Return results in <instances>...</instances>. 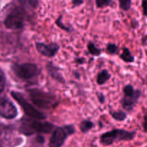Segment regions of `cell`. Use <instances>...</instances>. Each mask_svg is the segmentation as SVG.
<instances>
[{"mask_svg":"<svg viewBox=\"0 0 147 147\" xmlns=\"http://www.w3.org/2000/svg\"><path fill=\"white\" fill-rule=\"evenodd\" d=\"M55 23L59 27H60V28L62 29V30H65V31H67V32L70 31V27H67V26H66V25H65V24L63 23V22H62V16H60V17H59V18L56 20Z\"/></svg>","mask_w":147,"mask_h":147,"instance_id":"obj_21","label":"cell"},{"mask_svg":"<svg viewBox=\"0 0 147 147\" xmlns=\"http://www.w3.org/2000/svg\"><path fill=\"white\" fill-rule=\"evenodd\" d=\"M120 58L126 63H133L134 61V57L132 55L131 51L127 47H123V52L120 55Z\"/></svg>","mask_w":147,"mask_h":147,"instance_id":"obj_13","label":"cell"},{"mask_svg":"<svg viewBox=\"0 0 147 147\" xmlns=\"http://www.w3.org/2000/svg\"><path fill=\"white\" fill-rule=\"evenodd\" d=\"M97 98L98 99L99 102L100 103H105V100H106V98H105V96L102 93H97Z\"/></svg>","mask_w":147,"mask_h":147,"instance_id":"obj_24","label":"cell"},{"mask_svg":"<svg viewBox=\"0 0 147 147\" xmlns=\"http://www.w3.org/2000/svg\"><path fill=\"white\" fill-rule=\"evenodd\" d=\"M144 129L145 132H147V113L144 116Z\"/></svg>","mask_w":147,"mask_h":147,"instance_id":"obj_28","label":"cell"},{"mask_svg":"<svg viewBox=\"0 0 147 147\" xmlns=\"http://www.w3.org/2000/svg\"><path fill=\"white\" fill-rule=\"evenodd\" d=\"M0 116L7 119H13L17 117V109L9 99L0 100Z\"/></svg>","mask_w":147,"mask_h":147,"instance_id":"obj_7","label":"cell"},{"mask_svg":"<svg viewBox=\"0 0 147 147\" xmlns=\"http://www.w3.org/2000/svg\"><path fill=\"white\" fill-rule=\"evenodd\" d=\"M27 91L32 102L39 109L48 110L57 105V98L52 93L39 88H30Z\"/></svg>","mask_w":147,"mask_h":147,"instance_id":"obj_2","label":"cell"},{"mask_svg":"<svg viewBox=\"0 0 147 147\" xmlns=\"http://www.w3.org/2000/svg\"><path fill=\"white\" fill-rule=\"evenodd\" d=\"M110 113L112 118L117 121H123L127 118V114L122 111H111Z\"/></svg>","mask_w":147,"mask_h":147,"instance_id":"obj_14","label":"cell"},{"mask_svg":"<svg viewBox=\"0 0 147 147\" xmlns=\"http://www.w3.org/2000/svg\"><path fill=\"white\" fill-rule=\"evenodd\" d=\"M142 7L144 15L147 16V0H142Z\"/></svg>","mask_w":147,"mask_h":147,"instance_id":"obj_25","label":"cell"},{"mask_svg":"<svg viewBox=\"0 0 147 147\" xmlns=\"http://www.w3.org/2000/svg\"><path fill=\"white\" fill-rule=\"evenodd\" d=\"M22 4L26 7L36 8L38 5V0H18Z\"/></svg>","mask_w":147,"mask_h":147,"instance_id":"obj_17","label":"cell"},{"mask_svg":"<svg viewBox=\"0 0 147 147\" xmlns=\"http://www.w3.org/2000/svg\"><path fill=\"white\" fill-rule=\"evenodd\" d=\"M36 141H37L39 144H44L45 138L43 137L42 136H41V135H38V136H37V137H36Z\"/></svg>","mask_w":147,"mask_h":147,"instance_id":"obj_27","label":"cell"},{"mask_svg":"<svg viewBox=\"0 0 147 147\" xmlns=\"http://www.w3.org/2000/svg\"><path fill=\"white\" fill-rule=\"evenodd\" d=\"M140 96L141 91L139 90H135L134 93L131 95H124L123 98L121 100L123 109L126 111L132 110L137 103Z\"/></svg>","mask_w":147,"mask_h":147,"instance_id":"obj_10","label":"cell"},{"mask_svg":"<svg viewBox=\"0 0 147 147\" xmlns=\"http://www.w3.org/2000/svg\"><path fill=\"white\" fill-rule=\"evenodd\" d=\"M111 3V0H96V4L98 8H103L109 6Z\"/></svg>","mask_w":147,"mask_h":147,"instance_id":"obj_20","label":"cell"},{"mask_svg":"<svg viewBox=\"0 0 147 147\" xmlns=\"http://www.w3.org/2000/svg\"><path fill=\"white\" fill-rule=\"evenodd\" d=\"M46 70H47V73L53 78L54 80H57L60 83L64 84L65 83V78H63V75L60 73V67H57L53 64V62H48L46 65Z\"/></svg>","mask_w":147,"mask_h":147,"instance_id":"obj_11","label":"cell"},{"mask_svg":"<svg viewBox=\"0 0 147 147\" xmlns=\"http://www.w3.org/2000/svg\"><path fill=\"white\" fill-rule=\"evenodd\" d=\"M123 91L124 95H131L134 93L135 90L131 85L129 84L126 85V86H125L124 87H123Z\"/></svg>","mask_w":147,"mask_h":147,"instance_id":"obj_22","label":"cell"},{"mask_svg":"<svg viewBox=\"0 0 147 147\" xmlns=\"http://www.w3.org/2000/svg\"><path fill=\"white\" fill-rule=\"evenodd\" d=\"M111 74L107 70H103L98 73L96 78V81L98 85H103L110 79Z\"/></svg>","mask_w":147,"mask_h":147,"instance_id":"obj_12","label":"cell"},{"mask_svg":"<svg viewBox=\"0 0 147 147\" xmlns=\"http://www.w3.org/2000/svg\"><path fill=\"white\" fill-rule=\"evenodd\" d=\"M73 74H74V76H76V78H78V79L80 78V73H78V72H77V71H74V72H73Z\"/></svg>","mask_w":147,"mask_h":147,"instance_id":"obj_31","label":"cell"},{"mask_svg":"<svg viewBox=\"0 0 147 147\" xmlns=\"http://www.w3.org/2000/svg\"><path fill=\"white\" fill-rule=\"evenodd\" d=\"M136 132L128 131L123 129H113L111 131L103 134L100 136V142L104 146H110L115 142L131 141L135 137Z\"/></svg>","mask_w":147,"mask_h":147,"instance_id":"obj_3","label":"cell"},{"mask_svg":"<svg viewBox=\"0 0 147 147\" xmlns=\"http://www.w3.org/2000/svg\"><path fill=\"white\" fill-rule=\"evenodd\" d=\"M11 95L13 98L21 106L23 111L28 117L39 121L44 120L46 119V116L42 112L36 109L32 105L30 104L22 93L17 91H11Z\"/></svg>","mask_w":147,"mask_h":147,"instance_id":"obj_4","label":"cell"},{"mask_svg":"<svg viewBox=\"0 0 147 147\" xmlns=\"http://www.w3.org/2000/svg\"><path fill=\"white\" fill-rule=\"evenodd\" d=\"M88 50L90 54L93 56H99L101 54V50L96 47V45L93 42H89L88 43Z\"/></svg>","mask_w":147,"mask_h":147,"instance_id":"obj_16","label":"cell"},{"mask_svg":"<svg viewBox=\"0 0 147 147\" xmlns=\"http://www.w3.org/2000/svg\"><path fill=\"white\" fill-rule=\"evenodd\" d=\"M69 136L64 127H57L50 137L49 147H61Z\"/></svg>","mask_w":147,"mask_h":147,"instance_id":"obj_8","label":"cell"},{"mask_svg":"<svg viewBox=\"0 0 147 147\" xmlns=\"http://www.w3.org/2000/svg\"><path fill=\"white\" fill-rule=\"evenodd\" d=\"M25 20V14L22 9L17 7L11 11L4 20V25L8 29L19 30L23 28Z\"/></svg>","mask_w":147,"mask_h":147,"instance_id":"obj_6","label":"cell"},{"mask_svg":"<svg viewBox=\"0 0 147 147\" xmlns=\"http://www.w3.org/2000/svg\"><path fill=\"white\" fill-rule=\"evenodd\" d=\"M54 128V125L50 122L23 119L20 126V131L25 136H31L35 133L49 134Z\"/></svg>","mask_w":147,"mask_h":147,"instance_id":"obj_1","label":"cell"},{"mask_svg":"<svg viewBox=\"0 0 147 147\" xmlns=\"http://www.w3.org/2000/svg\"><path fill=\"white\" fill-rule=\"evenodd\" d=\"M5 76H4V74L2 72V70L0 69V92H1L4 89V87H5Z\"/></svg>","mask_w":147,"mask_h":147,"instance_id":"obj_23","label":"cell"},{"mask_svg":"<svg viewBox=\"0 0 147 147\" xmlns=\"http://www.w3.org/2000/svg\"><path fill=\"white\" fill-rule=\"evenodd\" d=\"M142 43H143L144 45H147V35L143 37V39H142Z\"/></svg>","mask_w":147,"mask_h":147,"instance_id":"obj_30","label":"cell"},{"mask_svg":"<svg viewBox=\"0 0 147 147\" xmlns=\"http://www.w3.org/2000/svg\"><path fill=\"white\" fill-rule=\"evenodd\" d=\"M119 7L123 11H128L131 8V0H119Z\"/></svg>","mask_w":147,"mask_h":147,"instance_id":"obj_19","label":"cell"},{"mask_svg":"<svg viewBox=\"0 0 147 147\" xmlns=\"http://www.w3.org/2000/svg\"><path fill=\"white\" fill-rule=\"evenodd\" d=\"M75 63H77V64H84L86 63V59L83 58V57H76L75 59Z\"/></svg>","mask_w":147,"mask_h":147,"instance_id":"obj_26","label":"cell"},{"mask_svg":"<svg viewBox=\"0 0 147 147\" xmlns=\"http://www.w3.org/2000/svg\"><path fill=\"white\" fill-rule=\"evenodd\" d=\"M12 70L16 76L22 80H30L40 73L38 66L34 63H26L21 65H14Z\"/></svg>","mask_w":147,"mask_h":147,"instance_id":"obj_5","label":"cell"},{"mask_svg":"<svg viewBox=\"0 0 147 147\" xmlns=\"http://www.w3.org/2000/svg\"><path fill=\"white\" fill-rule=\"evenodd\" d=\"M83 3V1L82 0H73V7H77V6L80 5Z\"/></svg>","mask_w":147,"mask_h":147,"instance_id":"obj_29","label":"cell"},{"mask_svg":"<svg viewBox=\"0 0 147 147\" xmlns=\"http://www.w3.org/2000/svg\"><path fill=\"white\" fill-rule=\"evenodd\" d=\"M94 127V123L89 120H84L80 123V129L83 133H88Z\"/></svg>","mask_w":147,"mask_h":147,"instance_id":"obj_15","label":"cell"},{"mask_svg":"<svg viewBox=\"0 0 147 147\" xmlns=\"http://www.w3.org/2000/svg\"><path fill=\"white\" fill-rule=\"evenodd\" d=\"M36 49L42 55L47 57H53L55 55L60 49V46L57 43L52 42L50 44H45L42 42L35 43Z\"/></svg>","mask_w":147,"mask_h":147,"instance_id":"obj_9","label":"cell"},{"mask_svg":"<svg viewBox=\"0 0 147 147\" xmlns=\"http://www.w3.org/2000/svg\"><path fill=\"white\" fill-rule=\"evenodd\" d=\"M119 47L114 43H109L106 46V53L109 55H115L117 53Z\"/></svg>","mask_w":147,"mask_h":147,"instance_id":"obj_18","label":"cell"}]
</instances>
